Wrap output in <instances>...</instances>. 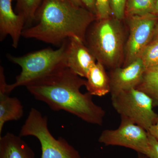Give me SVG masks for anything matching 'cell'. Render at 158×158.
Listing matches in <instances>:
<instances>
[{
    "label": "cell",
    "mask_w": 158,
    "mask_h": 158,
    "mask_svg": "<svg viewBox=\"0 0 158 158\" xmlns=\"http://www.w3.org/2000/svg\"><path fill=\"white\" fill-rule=\"evenodd\" d=\"M145 69L140 59L127 66L111 69L109 75L111 96L124 90L137 88L142 80Z\"/></svg>",
    "instance_id": "cell-9"
},
{
    "label": "cell",
    "mask_w": 158,
    "mask_h": 158,
    "mask_svg": "<svg viewBox=\"0 0 158 158\" xmlns=\"http://www.w3.org/2000/svg\"><path fill=\"white\" fill-rule=\"evenodd\" d=\"M158 40V21L156 25L155 30L154 33L152 41Z\"/></svg>",
    "instance_id": "cell-24"
},
{
    "label": "cell",
    "mask_w": 158,
    "mask_h": 158,
    "mask_svg": "<svg viewBox=\"0 0 158 158\" xmlns=\"http://www.w3.org/2000/svg\"><path fill=\"white\" fill-rule=\"evenodd\" d=\"M96 19L95 15L69 0H43L36 24L24 29L22 36L59 47L72 38L85 43L87 31Z\"/></svg>",
    "instance_id": "cell-2"
},
{
    "label": "cell",
    "mask_w": 158,
    "mask_h": 158,
    "mask_svg": "<svg viewBox=\"0 0 158 158\" xmlns=\"http://www.w3.org/2000/svg\"><path fill=\"white\" fill-rule=\"evenodd\" d=\"M156 0H127L125 17L152 13Z\"/></svg>",
    "instance_id": "cell-16"
},
{
    "label": "cell",
    "mask_w": 158,
    "mask_h": 158,
    "mask_svg": "<svg viewBox=\"0 0 158 158\" xmlns=\"http://www.w3.org/2000/svg\"><path fill=\"white\" fill-rule=\"evenodd\" d=\"M85 78V87L92 96H104L110 93V77L100 62H97L90 68Z\"/></svg>",
    "instance_id": "cell-13"
},
{
    "label": "cell",
    "mask_w": 158,
    "mask_h": 158,
    "mask_svg": "<svg viewBox=\"0 0 158 158\" xmlns=\"http://www.w3.org/2000/svg\"><path fill=\"white\" fill-rule=\"evenodd\" d=\"M18 14L24 18L27 24L30 25L34 21L35 15L43 0H15Z\"/></svg>",
    "instance_id": "cell-17"
},
{
    "label": "cell",
    "mask_w": 158,
    "mask_h": 158,
    "mask_svg": "<svg viewBox=\"0 0 158 158\" xmlns=\"http://www.w3.org/2000/svg\"><path fill=\"white\" fill-rule=\"evenodd\" d=\"M83 6L87 10L96 15V0H81Z\"/></svg>",
    "instance_id": "cell-22"
},
{
    "label": "cell",
    "mask_w": 158,
    "mask_h": 158,
    "mask_svg": "<svg viewBox=\"0 0 158 158\" xmlns=\"http://www.w3.org/2000/svg\"><path fill=\"white\" fill-rule=\"evenodd\" d=\"M86 80L68 67L30 82L25 87L36 99L54 111L64 110L90 124L102 125L106 112L88 92L81 91Z\"/></svg>",
    "instance_id": "cell-1"
},
{
    "label": "cell",
    "mask_w": 158,
    "mask_h": 158,
    "mask_svg": "<svg viewBox=\"0 0 158 158\" xmlns=\"http://www.w3.org/2000/svg\"><path fill=\"white\" fill-rule=\"evenodd\" d=\"M146 69L158 66V40L152 41L139 58Z\"/></svg>",
    "instance_id": "cell-18"
},
{
    "label": "cell",
    "mask_w": 158,
    "mask_h": 158,
    "mask_svg": "<svg viewBox=\"0 0 158 158\" xmlns=\"http://www.w3.org/2000/svg\"><path fill=\"white\" fill-rule=\"evenodd\" d=\"M19 136H32L41 145V158H81L77 151L65 139H56L48 126V118L35 108H32L23 125Z\"/></svg>",
    "instance_id": "cell-5"
},
{
    "label": "cell",
    "mask_w": 158,
    "mask_h": 158,
    "mask_svg": "<svg viewBox=\"0 0 158 158\" xmlns=\"http://www.w3.org/2000/svg\"><path fill=\"white\" fill-rule=\"evenodd\" d=\"M72 2L73 3L74 5L77 6L84 7L81 0H69Z\"/></svg>",
    "instance_id": "cell-26"
},
{
    "label": "cell",
    "mask_w": 158,
    "mask_h": 158,
    "mask_svg": "<svg viewBox=\"0 0 158 158\" xmlns=\"http://www.w3.org/2000/svg\"><path fill=\"white\" fill-rule=\"evenodd\" d=\"M97 19H104L113 16L110 0H96Z\"/></svg>",
    "instance_id": "cell-19"
},
{
    "label": "cell",
    "mask_w": 158,
    "mask_h": 158,
    "mask_svg": "<svg viewBox=\"0 0 158 158\" xmlns=\"http://www.w3.org/2000/svg\"><path fill=\"white\" fill-rule=\"evenodd\" d=\"M13 0H0V40L3 41L8 35L12 40V46L17 48L26 26L22 15L13 10Z\"/></svg>",
    "instance_id": "cell-11"
},
{
    "label": "cell",
    "mask_w": 158,
    "mask_h": 158,
    "mask_svg": "<svg viewBox=\"0 0 158 158\" xmlns=\"http://www.w3.org/2000/svg\"><path fill=\"white\" fill-rule=\"evenodd\" d=\"M6 91L0 90V135L7 122L18 120L23 114V107L16 97H10Z\"/></svg>",
    "instance_id": "cell-14"
},
{
    "label": "cell",
    "mask_w": 158,
    "mask_h": 158,
    "mask_svg": "<svg viewBox=\"0 0 158 158\" xmlns=\"http://www.w3.org/2000/svg\"><path fill=\"white\" fill-rule=\"evenodd\" d=\"M121 117L118 128L102 132L98 141L106 146H121L148 155L150 151L148 133L131 120Z\"/></svg>",
    "instance_id": "cell-7"
},
{
    "label": "cell",
    "mask_w": 158,
    "mask_h": 158,
    "mask_svg": "<svg viewBox=\"0 0 158 158\" xmlns=\"http://www.w3.org/2000/svg\"><path fill=\"white\" fill-rule=\"evenodd\" d=\"M112 15L119 20L125 17L127 0H110Z\"/></svg>",
    "instance_id": "cell-20"
},
{
    "label": "cell",
    "mask_w": 158,
    "mask_h": 158,
    "mask_svg": "<svg viewBox=\"0 0 158 158\" xmlns=\"http://www.w3.org/2000/svg\"><path fill=\"white\" fill-rule=\"evenodd\" d=\"M153 14H154L158 18V0H156L155 5Z\"/></svg>",
    "instance_id": "cell-25"
},
{
    "label": "cell",
    "mask_w": 158,
    "mask_h": 158,
    "mask_svg": "<svg viewBox=\"0 0 158 158\" xmlns=\"http://www.w3.org/2000/svg\"><path fill=\"white\" fill-rule=\"evenodd\" d=\"M150 151L148 155V158H158V141L153 136L148 133Z\"/></svg>",
    "instance_id": "cell-21"
},
{
    "label": "cell",
    "mask_w": 158,
    "mask_h": 158,
    "mask_svg": "<svg viewBox=\"0 0 158 158\" xmlns=\"http://www.w3.org/2000/svg\"><path fill=\"white\" fill-rule=\"evenodd\" d=\"M67 40L56 50L44 48L18 57L8 54V59L19 65L22 70L13 84L7 85V92L9 94L18 87L26 86L30 82L67 67L65 60Z\"/></svg>",
    "instance_id": "cell-4"
},
{
    "label": "cell",
    "mask_w": 158,
    "mask_h": 158,
    "mask_svg": "<svg viewBox=\"0 0 158 158\" xmlns=\"http://www.w3.org/2000/svg\"><path fill=\"white\" fill-rule=\"evenodd\" d=\"M65 60L66 66L79 76L86 78L96 59L81 40L72 38L67 40Z\"/></svg>",
    "instance_id": "cell-10"
},
{
    "label": "cell",
    "mask_w": 158,
    "mask_h": 158,
    "mask_svg": "<svg viewBox=\"0 0 158 158\" xmlns=\"http://www.w3.org/2000/svg\"><path fill=\"white\" fill-rule=\"evenodd\" d=\"M136 89L150 97L155 106H158V66L145 69Z\"/></svg>",
    "instance_id": "cell-15"
},
{
    "label": "cell",
    "mask_w": 158,
    "mask_h": 158,
    "mask_svg": "<svg viewBox=\"0 0 158 158\" xmlns=\"http://www.w3.org/2000/svg\"><path fill=\"white\" fill-rule=\"evenodd\" d=\"M121 21L113 16L96 19L85 37V44L97 62L111 69L121 67L124 62L125 34Z\"/></svg>",
    "instance_id": "cell-3"
},
{
    "label": "cell",
    "mask_w": 158,
    "mask_h": 158,
    "mask_svg": "<svg viewBox=\"0 0 158 158\" xmlns=\"http://www.w3.org/2000/svg\"><path fill=\"white\" fill-rule=\"evenodd\" d=\"M129 36L125 46L123 66L140 58L144 48L152 41L158 18L152 13L127 17Z\"/></svg>",
    "instance_id": "cell-8"
},
{
    "label": "cell",
    "mask_w": 158,
    "mask_h": 158,
    "mask_svg": "<svg viewBox=\"0 0 158 158\" xmlns=\"http://www.w3.org/2000/svg\"><path fill=\"white\" fill-rule=\"evenodd\" d=\"M111 101L114 110L120 116L128 118L148 132L157 121L158 114L153 110L152 98L136 88L111 96Z\"/></svg>",
    "instance_id": "cell-6"
},
{
    "label": "cell",
    "mask_w": 158,
    "mask_h": 158,
    "mask_svg": "<svg viewBox=\"0 0 158 158\" xmlns=\"http://www.w3.org/2000/svg\"><path fill=\"white\" fill-rule=\"evenodd\" d=\"M138 158H148V157L143 154L138 153Z\"/></svg>",
    "instance_id": "cell-27"
},
{
    "label": "cell",
    "mask_w": 158,
    "mask_h": 158,
    "mask_svg": "<svg viewBox=\"0 0 158 158\" xmlns=\"http://www.w3.org/2000/svg\"><path fill=\"white\" fill-rule=\"evenodd\" d=\"M0 158H35V155L20 136L7 133L0 137Z\"/></svg>",
    "instance_id": "cell-12"
},
{
    "label": "cell",
    "mask_w": 158,
    "mask_h": 158,
    "mask_svg": "<svg viewBox=\"0 0 158 158\" xmlns=\"http://www.w3.org/2000/svg\"><path fill=\"white\" fill-rule=\"evenodd\" d=\"M148 133L153 136L158 141V119L156 123L150 128Z\"/></svg>",
    "instance_id": "cell-23"
}]
</instances>
